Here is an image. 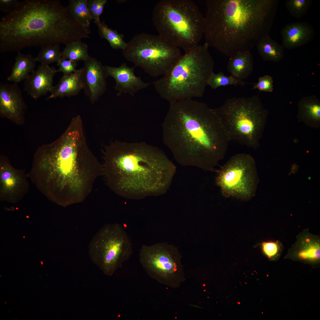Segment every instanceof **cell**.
Here are the masks:
<instances>
[{
  "instance_id": "cell-1",
  "label": "cell",
  "mask_w": 320,
  "mask_h": 320,
  "mask_svg": "<svg viewBox=\"0 0 320 320\" xmlns=\"http://www.w3.org/2000/svg\"><path fill=\"white\" fill-rule=\"evenodd\" d=\"M34 168L36 181L53 201L63 206L82 202L103 175V165L88 147L80 116L64 133L39 151Z\"/></svg>"
},
{
  "instance_id": "cell-2",
  "label": "cell",
  "mask_w": 320,
  "mask_h": 320,
  "mask_svg": "<svg viewBox=\"0 0 320 320\" xmlns=\"http://www.w3.org/2000/svg\"><path fill=\"white\" fill-rule=\"evenodd\" d=\"M162 135L178 163L205 171L214 170L231 141L214 109L192 99L170 103Z\"/></svg>"
},
{
  "instance_id": "cell-3",
  "label": "cell",
  "mask_w": 320,
  "mask_h": 320,
  "mask_svg": "<svg viewBox=\"0 0 320 320\" xmlns=\"http://www.w3.org/2000/svg\"><path fill=\"white\" fill-rule=\"evenodd\" d=\"M103 175L118 195L139 199L165 193L176 167L159 148L144 143L116 141L103 152Z\"/></svg>"
},
{
  "instance_id": "cell-4",
  "label": "cell",
  "mask_w": 320,
  "mask_h": 320,
  "mask_svg": "<svg viewBox=\"0 0 320 320\" xmlns=\"http://www.w3.org/2000/svg\"><path fill=\"white\" fill-rule=\"evenodd\" d=\"M89 29L76 23L57 0H25L0 21V52L64 44L89 37Z\"/></svg>"
},
{
  "instance_id": "cell-5",
  "label": "cell",
  "mask_w": 320,
  "mask_h": 320,
  "mask_svg": "<svg viewBox=\"0 0 320 320\" xmlns=\"http://www.w3.org/2000/svg\"><path fill=\"white\" fill-rule=\"evenodd\" d=\"M278 0H207L205 43L231 57L250 51L270 32Z\"/></svg>"
},
{
  "instance_id": "cell-6",
  "label": "cell",
  "mask_w": 320,
  "mask_h": 320,
  "mask_svg": "<svg viewBox=\"0 0 320 320\" xmlns=\"http://www.w3.org/2000/svg\"><path fill=\"white\" fill-rule=\"evenodd\" d=\"M204 43L185 53L173 67L153 85L161 97L169 103L203 96L214 62Z\"/></svg>"
},
{
  "instance_id": "cell-7",
  "label": "cell",
  "mask_w": 320,
  "mask_h": 320,
  "mask_svg": "<svg viewBox=\"0 0 320 320\" xmlns=\"http://www.w3.org/2000/svg\"><path fill=\"white\" fill-rule=\"evenodd\" d=\"M152 20L158 35L185 53L199 45L204 36V16L192 0H160Z\"/></svg>"
},
{
  "instance_id": "cell-8",
  "label": "cell",
  "mask_w": 320,
  "mask_h": 320,
  "mask_svg": "<svg viewBox=\"0 0 320 320\" xmlns=\"http://www.w3.org/2000/svg\"><path fill=\"white\" fill-rule=\"evenodd\" d=\"M213 109L231 141L254 149L259 147L268 112L258 95L228 98Z\"/></svg>"
},
{
  "instance_id": "cell-9",
  "label": "cell",
  "mask_w": 320,
  "mask_h": 320,
  "mask_svg": "<svg viewBox=\"0 0 320 320\" xmlns=\"http://www.w3.org/2000/svg\"><path fill=\"white\" fill-rule=\"evenodd\" d=\"M122 50L127 60L153 77L165 74L182 55L180 48L159 35L144 33L134 36Z\"/></svg>"
},
{
  "instance_id": "cell-10",
  "label": "cell",
  "mask_w": 320,
  "mask_h": 320,
  "mask_svg": "<svg viewBox=\"0 0 320 320\" xmlns=\"http://www.w3.org/2000/svg\"><path fill=\"white\" fill-rule=\"evenodd\" d=\"M92 263L105 275H113L132 256L130 239L121 224L110 223L102 226L88 245Z\"/></svg>"
},
{
  "instance_id": "cell-11",
  "label": "cell",
  "mask_w": 320,
  "mask_h": 320,
  "mask_svg": "<svg viewBox=\"0 0 320 320\" xmlns=\"http://www.w3.org/2000/svg\"><path fill=\"white\" fill-rule=\"evenodd\" d=\"M139 260L148 275L161 284L175 288L185 280L180 256L177 250L166 243L143 244Z\"/></svg>"
},
{
  "instance_id": "cell-12",
  "label": "cell",
  "mask_w": 320,
  "mask_h": 320,
  "mask_svg": "<svg viewBox=\"0 0 320 320\" xmlns=\"http://www.w3.org/2000/svg\"><path fill=\"white\" fill-rule=\"evenodd\" d=\"M215 181L225 197L250 200L255 187V164L249 154H237L216 171Z\"/></svg>"
},
{
  "instance_id": "cell-13",
  "label": "cell",
  "mask_w": 320,
  "mask_h": 320,
  "mask_svg": "<svg viewBox=\"0 0 320 320\" xmlns=\"http://www.w3.org/2000/svg\"><path fill=\"white\" fill-rule=\"evenodd\" d=\"M304 228L296 237V240L289 248L285 259L301 262L315 268L320 264V236Z\"/></svg>"
},
{
  "instance_id": "cell-14",
  "label": "cell",
  "mask_w": 320,
  "mask_h": 320,
  "mask_svg": "<svg viewBox=\"0 0 320 320\" xmlns=\"http://www.w3.org/2000/svg\"><path fill=\"white\" fill-rule=\"evenodd\" d=\"M84 62L81 68L83 89L93 104L105 92L108 75L105 66L96 58L89 56Z\"/></svg>"
},
{
  "instance_id": "cell-15",
  "label": "cell",
  "mask_w": 320,
  "mask_h": 320,
  "mask_svg": "<svg viewBox=\"0 0 320 320\" xmlns=\"http://www.w3.org/2000/svg\"><path fill=\"white\" fill-rule=\"evenodd\" d=\"M26 106L17 84H0V114L20 124L24 121Z\"/></svg>"
},
{
  "instance_id": "cell-16",
  "label": "cell",
  "mask_w": 320,
  "mask_h": 320,
  "mask_svg": "<svg viewBox=\"0 0 320 320\" xmlns=\"http://www.w3.org/2000/svg\"><path fill=\"white\" fill-rule=\"evenodd\" d=\"M105 67L108 76L113 78L116 81L114 88L117 92V96L123 94L134 96L135 93L146 88L150 84L135 75V66L129 67L124 63L118 67L108 65Z\"/></svg>"
},
{
  "instance_id": "cell-17",
  "label": "cell",
  "mask_w": 320,
  "mask_h": 320,
  "mask_svg": "<svg viewBox=\"0 0 320 320\" xmlns=\"http://www.w3.org/2000/svg\"><path fill=\"white\" fill-rule=\"evenodd\" d=\"M56 70L49 65L41 64L25 80L24 90L37 100L52 90L53 77Z\"/></svg>"
},
{
  "instance_id": "cell-18",
  "label": "cell",
  "mask_w": 320,
  "mask_h": 320,
  "mask_svg": "<svg viewBox=\"0 0 320 320\" xmlns=\"http://www.w3.org/2000/svg\"><path fill=\"white\" fill-rule=\"evenodd\" d=\"M282 46L284 48L292 49L310 42L315 32L311 24L306 21L289 23L281 30Z\"/></svg>"
},
{
  "instance_id": "cell-19",
  "label": "cell",
  "mask_w": 320,
  "mask_h": 320,
  "mask_svg": "<svg viewBox=\"0 0 320 320\" xmlns=\"http://www.w3.org/2000/svg\"><path fill=\"white\" fill-rule=\"evenodd\" d=\"M0 178L1 197L13 199L24 193L25 178L8 164L1 163Z\"/></svg>"
},
{
  "instance_id": "cell-20",
  "label": "cell",
  "mask_w": 320,
  "mask_h": 320,
  "mask_svg": "<svg viewBox=\"0 0 320 320\" xmlns=\"http://www.w3.org/2000/svg\"><path fill=\"white\" fill-rule=\"evenodd\" d=\"M81 69L76 70L73 73L63 75L58 83L53 87L49 95L46 100L57 97L75 96L83 89L81 79Z\"/></svg>"
},
{
  "instance_id": "cell-21",
  "label": "cell",
  "mask_w": 320,
  "mask_h": 320,
  "mask_svg": "<svg viewBox=\"0 0 320 320\" xmlns=\"http://www.w3.org/2000/svg\"><path fill=\"white\" fill-rule=\"evenodd\" d=\"M230 57L227 69L231 75L242 80L251 75L253 71L254 62L250 51L239 52Z\"/></svg>"
},
{
  "instance_id": "cell-22",
  "label": "cell",
  "mask_w": 320,
  "mask_h": 320,
  "mask_svg": "<svg viewBox=\"0 0 320 320\" xmlns=\"http://www.w3.org/2000/svg\"><path fill=\"white\" fill-rule=\"evenodd\" d=\"M36 61L31 55H25L18 52L8 81L17 83L25 80L35 70Z\"/></svg>"
},
{
  "instance_id": "cell-23",
  "label": "cell",
  "mask_w": 320,
  "mask_h": 320,
  "mask_svg": "<svg viewBox=\"0 0 320 320\" xmlns=\"http://www.w3.org/2000/svg\"><path fill=\"white\" fill-rule=\"evenodd\" d=\"M256 46L259 54L264 61L278 62L284 58V48L269 35L263 37Z\"/></svg>"
},
{
  "instance_id": "cell-24",
  "label": "cell",
  "mask_w": 320,
  "mask_h": 320,
  "mask_svg": "<svg viewBox=\"0 0 320 320\" xmlns=\"http://www.w3.org/2000/svg\"><path fill=\"white\" fill-rule=\"evenodd\" d=\"M298 116L304 120L318 121L320 119V102L315 95L302 98L298 103Z\"/></svg>"
},
{
  "instance_id": "cell-25",
  "label": "cell",
  "mask_w": 320,
  "mask_h": 320,
  "mask_svg": "<svg viewBox=\"0 0 320 320\" xmlns=\"http://www.w3.org/2000/svg\"><path fill=\"white\" fill-rule=\"evenodd\" d=\"M67 8L76 23L87 28L89 26L92 19L88 9L87 0H70Z\"/></svg>"
},
{
  "instance_id": "cell-26",
  "label": "cell",
  "mask_w": 320,
  "mask_h": 320,
  "mask_svg": "<svg viewBox=\"0 0 320 320\" xmlns=\"http://www.w3.org/2000/svg\"><path fill=\"white\" fill-rule=\"evenodd\" d=\"M98 26V31L101 37L106 39L112 48L114 49H124L127 43L124 40L123 35L119 33L115 30L109 28L104 21L96 24Z\"/></svg>"
},
{
  "instance_id": "cell-27",
  "label": "cell",
  "mask_w": 320,
  "mask_h": 320,
  "mask_svg": "<svg viewBox=\"0 0 320 320\" xmlns=\"http://www.w3.org/2000/svg\"><path fill=\"white\" fill-rule=\"evenodd\" d=\"M62 52V58L75 62L84 61L89 57L88 46L81 40L66 45Z\"/></svg>"
},
{
  "instance_id": "cell-28",
  "label": "cell",
  "mask_w": 320,
  "mask_h": 320,
  "mask_svg": "<svg viewBox=\"0 0 320 320\" xmlns=\"http://www.w3.org/2000/svg\"><path fill=\"white\" fill-rule=\"evenodd\" d=\"M247 83L233 75L226 76L223 72L220 71L217 73L212 72L207 81V84L215 89L220 86L229 85L244 86Z\"/></svg>"
},
{
  "instance_id": "cell-29",
  "label": "cell",
  "mask_w": 320,
  "mask_h": 320,
  "mask_svg": "<svg viewBox=\"0 0 320 320\" xmlns=\"http://www.w3.org/2000/svg\"><path fill=\"white\" fill-rule=\"evenodd\" d=\"M61 58L59 44H55L42 47L35 58L36 61L41 64L49 65L55 62L58 63Z\"/></svg>"
},
{
  "instance_id": "cell-30",
  "label": "cell",
  "mask_w": 320,
  "mask_h": 320,
  "mask_svg": "<svg viewBox=\"0 0 320 320\" xmlns=\"http://www.w3.org/2000/svg\"><path fill=\"white\" fill-rule=\"evenodd\" d=\"M260 245L263 254L271 261L278 260L284 249L283 244L278 240L263 241Z\"/></svg>"
},
{
  "instance_id": "cell-31",
  "label": "cell",
  "mask_w": 320,
  "mask_h": 320,
  "mask_svg": "<svg viewBox=\"0 0 320 320\" xmlns=\"http://www.w3.org/2000/svg\"><path fill=\"white\" fill-rule=\"evenodd\" d=\"M312 2V0H287L285 6L292 16L300 18L307 13Z\"/></svg>"
},
{
  "instance_id": "cell-32",
  "label": "cell",
  "mask_w": 320,
  "mask_h": 320,
  "mask_svg": "<svg viewBox=\"0 0 320 320\" xmlns=\"http://www.w3.org/2000/svg\"><path fill=\"white\" fill-rule=\"evenodd\" d=\"M107 1V0H87L88 9L92 19L96 24L101 22L100 17Z\"/></svg>"
},
{
  "instance_id": "cell-33",
  "label": "cell",
  "mask_w": 320,
  "mask_h": 320,
  "mask_svg": "<svg viewBox=\"0 0 320 320\" xmlns=\"http://www.w3.org/2000/svg\"><path fill=\"white\" fill-rule=\"evenodd\" d=\"M273 82L271 76L264 75L259 78L258 82L254 85L253 88L257 89L260 91L271 92L273 90Z\"/></svg>"
},
{
  "instance_id": "cell-34",
  "label": "cell",
  "mask_w": 320,
  "mask_h": 320,
  "mask_svg": "<svg viewBox=\"0 0 320 320\" xmlns=\"http://www.w3.org/2000/svg\"><path fill=\"white\" fill-rule=\"evenodd\" d=\"M57 64L59 68L56 70L57 73L62 72L63 75H69L73 73L77 70L76 68L78 65L76 62L62 58Z\"/></svg>"
},
{
  "instance_id": "cell-35",
  "label": "cell",
  "mask_w": 320,
  "mask_h": 320,
  "mask_svg": "<svg viewBox=\"0 0 320 320\" xmlns=\"http://www.w3.org/2000/svg\"><path fill=\"white\" fill-rule=\"evenodd\" d=\"M19 2L16 0H0V9L6 13H8L15 9Z\"/></svg>"
}]
</instances>
